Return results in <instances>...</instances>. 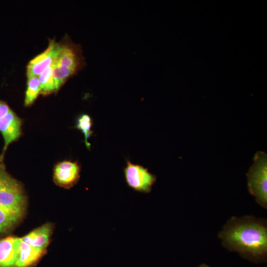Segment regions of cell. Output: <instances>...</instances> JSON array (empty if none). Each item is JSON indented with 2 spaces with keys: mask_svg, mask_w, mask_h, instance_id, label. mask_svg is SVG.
<instances>
[{
  "mask_svg": "<svg viewBox=\"0 0 267 267\" xmlns=\"http://www.w3.org/2000/svg\"><path fill=\"white\" fill-rule=\"evenodd\" d=\"M249 193L262 207H267V154L258 151L247 174Z\"/></svg>",
  "mask_w": 267,
  "mask_h": 267,
  "instance_id": "obj_3",
  "label": "cell"
},
{
  "mask_svg": "<svg viewBox=\"0 0 267 267\" xmlns=\"http://www.w3.org/2000/svg\"><path fill=\"white\" fill-rule=\"evenodd\" d=\"M81 168L77 161L64 160L58 162L53 169V181L60 187L70 189L79 181Z\"/></svg>",
  "mask_w": 267,
  "mask_h": 267,
  "instance_id": "obj_6",
  "label": "cell"
},
{
  "mask_svg": "<svg viewBox=\"0 0 267 267\" xmlns=\"http://www.w3.org/2000/svg\"><path fill=\"white\" fill-rule=\"evenodd\" d=\"M198 267H209L208 265L206 264H203L200 265Z\"/></svg>",
  "mask_w": 267,
  "mask_h": 267,
  "instance_id": "obj_17",
  "label": "cell"
},
{
  "mask_svg": "<svg viewBox=\"0 0 267 267\" xmlns=\"http://www.w3.org/2000/svg\"><path fill=\"white\" fill-rule=\"evenodd\" d=\"M41 85L38 77L28 78L27 89L25 92L24 105L30 106L41 94Z\"/></svg>",
  "mask_w": 267,
  "mask_h": 267,
  "instance_id": "obj_13",
  "label": "cell"
},
{
  "mask_svg": "<svg viewBox=\"0 0 267 267\" xmlns=\"http://www.w3.org/2000/svg\"><path fill=\"white\" fill-rule=\"evenodd\" d=\"M92 127V121L89 115L83 114L77 118L75 127L83 133L85 137V144L88 149L90 148V144L88 142V139L92 135L93 133L91 130Z\"/></svg>",
  "mask_w": 267,
  "mask_h": 267,
  "instance_id": "obj_15",
  "label": "cell"
},
{
  "mask_svg": "<svg viewBox=\"0 0 267 267\" xmlns=\"http://www.w3.org/2000/svg\"><path fill=\"white\" fill-rule=\"evenodd\" d=\"M26 206L23 185L7 172L3 158H0V207L22 218Z\"/></svg>",
  "mask_w": 267,
  "mask_h": 267,
  "instance_id": "obj_2",
  "label": "cell"
},
{
  "mask_svg": "<svg viewBox=\"0 0 267 267\" xmlns=\"http://www.w3.org/2000/svg\"><path fill=\"white\" fill-rule=\"evenodd\" d=\"M222 245L253 262L265 261L267 227L265 221L251 216L232 217L220 232Z\"/></svg>",
  "mask_w": 267,
  "mask_h": 267,
  "instance_id": "obj_1",
  "label": "cell"
},
{
  "mask_svg": "<svg viewBox=\"0 0 267 267\" xmlns=\"http://www.w3.org/2000/svg\"><path fill=\"white\" fill-rule=\"evenodd\" d=\"M53 226L46 223L21 238L28 244L38 249L46 250L53 232Z\"/></svg>",
  "mask_w": 267,
  "mask_h": 267,
  "instance_id": "obj_10",
  "label": "cell"
},
{
  "mask_svg": "<svg viewBox=\"0 0 267 267\" xmlns=\"http://www.w3.org/2000/svg\"><path fill=\"white\" fill-rule=\"evenodd\" d=\"M19 241L13 236L0 240V267H15Z\"/></svg>",
  "mask_w": 267,
  "mask_h": 267,
  "instance_id": "obj_11",
  "label": "cell"
},
{
  "mask_svg": "<svg viewBox=\"0 0 267 267\" xmlns=\"http://www.w3.org/2000/svg\"><path fill=\"white\" fill-rule=\"evenodd\" d=\"M10 110L11 109L6 102L0 100V119L4 117Z\"/></svg>",
  "mask_w": 267,
  "mask_h": 267,
  "instance_id": "obj_16",
  "label": "cell"
},
{
  "mask_svg": "<svg viewBox=\"0 0 267 267\" xmlns=\"http://www.w3.org/2000/svg\"><path fill=\"white\" fill-rule=\"evenodd\" d=\"M61 44L54 40L50 41L47 48L32 59L27 67V77H38L50 67L60 49Z\"/></svg>",
  "mask_w": 267,
  "mask_h": 267,
  "instance_id": "obj_7",
  "label": "cell"
},
{
  "mask_svg": "<svg viewBox=\"0 0 267 267\" xmlns=\"http://www.w3.org/2000/svg\"><path fill=\"white\" fill-rule=\"evenodd\" d=\"M38 78L41 85V94L46 96L57 92L51 66L44 70Z\"/></svg>",
  "mask_w": 267,
  "mask_h": 267,
  "instance_id": "obj_12",
  "label": "cell"
},
{
  "mask_svg": "<svg viewBox=\"0 0 267 267\" xmlns=\"http://www.w3.org/2000/svg\"><path fill=\"white\" fill-rule=\"evenodd\" d=\"M21 219L0 207V234L7 232L13 229Z\"/></svg>",
  "mask_w": 267,
  "mask_h": 267,
  "instance_id": "obj_14",
  "label": "cell"
},
{
  "mask_svg": "<svg viewBox=\"0 0 267 267\" xmlns=\"http://www.w3.org/2000/svg\"><path fill=\"white\" fill-rule=\"evenodd\" d=\"M124 175L129 187L134 190L143 193H149L156 181V176L143 166L132 163L127 160L124 168Z\"/></svg>",
  "mask_w": 267,
  "mask_h": 267,
  "instance_id": "obj_5",
  "label": "cell"
},
{
  "mask_svg": "<svg viewBox=\"0 0 267 267\" xmlns=\"http://www.w3.org/2000/svg\"><path fill=\"white\" fill-rule=\"evenodd\" d=\"M22 120L11 109L0 119V132L4 139L2 155L8 146L19 139L22 134Z\"/></svg>",
  "mask_w": 267,
  "mask_h": 267,
  "instance_id": "obj_8",
  "label": "cell"
},
{
  "mask_svg": "<svg viewBox=\"0 0 267 267\" xmlns=\"http://www.w3.org/2000/svg\"><path fill=\"white\" fill-rule=\"evenodd\" d=\"M46 253V250L35 248L19 238L15 267H33Z\"/></svg>",
  "mask_w": 267,
  "mask_h": 267,
  "instance_id": "obj_9",
  "label": "cell"
},
{
  "mask_svg": "<svg viewBox=\"0 0 267 267\" xmlns=\"http://www.w3.org/2000/svg\"><path fill=\"white\" fill-rule=\"evenodd\" d=\"M85 64L81 46L71 42H67L61 44L58 53L51 66L74 76Z\"/></svg>",
  "mask_w": 267,
  "mask_h": 267,
  "instance_id": "obj_4",
  "label": "cell"
}]
</instances>
